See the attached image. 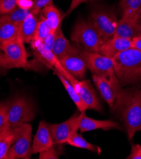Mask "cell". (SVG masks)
<instances>
[{
    "instance_id": "11",
    "label": "cell",
    "mask_w": 141,
    "mask_h": 159,
    "mask_svg": "<svg viewBox=\"0 0 141 159\" xmlns=\"http://www.w3.org/2000/svg\"><path fill=\"white\" fill-rule=\"evenodd\" d=\"M83 112L74 114L67 120L60 124H50L54 144H63L80 128Z\"/></svg>"
},
{
    "instance_id": "10",
    "label": "cell",
    "mask_w": 141,
    "mask_h": 159,
    "mask_svg": "<svg viewBox=\"0 0 141 159\" xmlns=\"http://www.w3.org/2000/svg\"><path fill=\"white\" fill-rule=\"evenodd\" d=\"M0 49L4 52L8 68H26L27 67V53L24 43L19 38L4 44Z\"/></svg>"
},
{
    "instance_id": "35",
    "label": "cell",
    "mask_w": 141,
    "mask_h": 159,
    "mask_svg": "<svg viewBox=\"0 0 141 159\" xmlns=\"http://www.w3.org/2000/svg\"><path fill=\"white\" fill-rule=\"evenodd\" d=\"M17 5L19 7L30 10L33 6V0H17Z\"/></svg>"
},
{
    "instance_id": "33",
    "label": "cell",
    "mask_w": 141,
    "mask_h": 159,
    "mask_svg": "<svg viewBox=\"0 0 141 159\" xmlns=\"http://www.w3.org/2000/svg\"><path fill=\"white\" fill-rule=\"evenodd\" d=\"M127 159H141V145L133 144L130 154L127 157Z\"/></svg>"
},
{
    "instance_id": "20",
    "label": "cell",
    "mask_w": 141,
    "mask_h": 159,
    "mask_svg": "<svg viewBox=\"0 0 141 159\" xmlns=\"http://www.w3.org/2000/svg\"><path fill=\"white\" fill-rule=\"evenodd\" d=\"M15 138V129L8 124L0 131V159H7V153Z\"/></svg>"
},
{
    "instance_id": "22",
    "label": "cell",
    "mask_w": 141,
    "mask_h": 159,
    "mask_svg": "<svg viewBox=\"0 0 141 159\" xmlns=\"http://www.w3.org/2000/svg\"><path fill=\"white\" fill-rule=\"evenodd\" d=\"M54 70V73L57 75L58 78L60 79V81L64 85L65 89L68 91L69 97L74 103V104L76 105L78 109L80 110V112H85L86 110L88 109L87 106L85 104V103L83 102L82 99L80 97V95L76 92L74 87L71 84V83L67 80V79L62 76L55 68H52Z\"/></svg>"
},
{
    "instance_id": "31",
    "label": "cell",
    "mask_w": 141,
    "mask_h": 159,
    "mask_svg": "<svg viewBox=\"0 0 141 159\" xmlns=\"http://www.w3.org/2000/svg\"><path fill=\"white\" fill-rule=\"evenodd\" d=\"M59 153L55 150L54 146L49 149L45 150L40 153V159H58Z\"/></svg>"
},
{
    "instance_id": "21",
    "label": "cell",
    "mask_w": 141,
    "mask_h": 159,
    "mask_svg": "<svg viewBox=\"0 0 141 159\" xmlns=\"http://www.w3.org/2000/svg\"><path fill=\"white\" fill-rule=\"evenodd\" d=\"M42 12L50 27V30L59 31L61 29L62 15L57 8L51 4L43 8Z\"/></svg>"
},
{
    "instance_id": "4",
    "label": "cell",
    "mask_w": 141,
    "mask_h": 159,
    "mask_svg": "<svg viewBox=\"0 0 141 159\" xmlns=\"http://www.w3.org/2000/svg\"><path fill=\"white\" fill-rule=\"evenodd\" d=\"M35 116L31 102L24 97H17L10 102L8 113V124L13 128L32 121Z\"/></svg>"
},
{
    "instance_id": "5",
    "label": "cell",
    "mask_w": 141,
    "mask_h": 159,
    "mask_svg": "<svg viewBox=\"0 0 141 159\" xmlns=\"http://www.w3.org/2000/svg\"><path fill=\"white\" fill-rule=\"evenodd\" d=\"M15 138L10 147L7 159L29 158L31 155V133L32 127L28 123H25L15 128Z\"/></svg>"
},
{
    "instance_id": "1",
    "label": "cell",
    "mask_w": 141,
    "mask_h": 159,
    "mask_svg": "<svg viewBox=\"0 0 141 159\" xmlns=\"http://www.w3.org/2000/svg\"><path fill=\"white\" fill-rule=\"evenodd\" d=\"M113 108L120 114L129 140L141 130V88L121 89Z\"/></svg>"
},
{
    "instance_id": "40",
    "label": "cell",
    "mask_w": 141,
    "mask_h": 159,
    "mask_svg": "<svg viewBox=\"0 0 141 159\" xmlns=\"http://www.w3.org/2000/svg\"><path fill=\"white\" fill-rule=\"evenodd\" d=\"M137 36H141V33H140Z\"/></svg>"
},
{
    "instance_id": "34",
    "label": "cell",
    "mask_w": 141,
    "mask_h": 159,
    "mask_svg": "<svg viewBox=\"0 0 141 159\" xmlns=\"http://www.w3.org/2000/svg\"><path fill=\"white\" fill-rule=\"evenodd\" d=\"M89 1H90V0H72L71 3V5L69 6V8H68L66 13V15H67V16L69 15L73 12V11L74 9H76L80 5H81L82 3H87Z\"/></svg>"
},
{
    "instance_id": "26",
    "label": "cell",
    "mask_w": 141,
    "mask_h": 159,
    "mask_svg": "<svg viewBox=\"0 0 141 159\" xmlns=\"http://www.w3.org/2000/svg\"><path fill=\"white\" fill-rule=\"evenodd\" d=\"M50 31V27L47 22L45 17L43 14L40 15V17L38 20L37 27L33 41H39L43 42L45 38L49 34Z\"/></svg>"
},
{
    "instance_id": "14",
    "label": "cell",
    "mask_w": 141,
    "mask_h": 159,
    "mask_svg": "<svg viewBox=\"0 0 141 159\" xmlns=\"http://www.w3.org/2000/svg\"><path fill=\"white\" fill-rule=\"evenodd\" d=\"M141 16V8L134 17L121 18L118 20L114 37L132 39L137 37L141 32L137 27V22Z\"/></svg>"
},
{
    "instance_id": "27",
    "label": "cell",
    "mask_w": 141,
    "mask_h": 159,
    "mask_svg": "<svg viewBox=\"0 0 141 159\" xmlns=\"http://www.w3.org/2000/svg\"><path fill=\"white\" fill-rule=\"evenodd\" d=\"M30 13V10L23 9L17 5L7 15L15 25L19 27L23 21L27 17Z\"/></svg>"
},
{
    "instance_id": "13",
    "label": "cell",
    "mask_w": 141,
    "mask_h": 159,
    "mask_svg": "<svg viewBox=\"0 0 141 159\" xmlns=\"http://www.w3.org/2000/svg\"><path fill=\"white\" fill-rule=\"evenodd\" d=\"M54 145L50 124L44 120L40 122L37 133L31 147V153H40L52 147Z\"/></svg>"
},
{
    "instance_id": "16",
    "label": "cell",
    "mask_w": 141,
    "mask_h": 159,
    "mask_svg": "<svg viewBox=\"0 0 141 159\" xmlns=\"http://www.w3.org/2000/svg\"><path fill=\"white\" fill-rule=\"evenodd\" d=\"M31 43L36 57L45 65L50 69L54 67L59 71L64 69L61 65L59 60L55 56L52 52L47 50L44 46L43 42L33 41Z\"/></svg>"
},
{
    "instance_id": "29",
    "label": "cell",
    "mask_w": 141,
    "mask_h": 159,
    "mask_svg": "<svg viewBox=\"0 0 141 159\" xmlns=\"http://www.w3.org/2000/svg\"><path fill=\"white\" fill-rule=\"evenodd\" d=\"M33 6L30 10V12L35 16H37L41 9L45 7L52 4L53 0H33Z\"/></svg>"
},
{
    "instance_id": "7",
    "label": "cell",
    "mask_w": 141,
    "mask_h": 159,
    "mask_svg": "<svg viewBox=\"0 0 141 159\" xmlns=\"http://www.w3.org/2000/svg\"><path fill=\"white\" fill-rule=\"evenodd\" d=\"M98 30L103 42L114 37L118 20L115 13L109 10H97L92 13L90 20Z\"/></svg>"
},
{
    "instance_id": "30",
    "label": "cell",
    "mask_w": 141,
    "mask_h": 159,
    "mask_svg": "<svg viewBox=\"0 0 141 159\" xmlns=\"http://www.w3.org/2000/svg\"><path fill=\"white\" fill-rule=\"evenodd\" d=\"M17 6V0H2L0 4V15H7Z\"/></svg>"
},
{
    "instance_id": "23",
    "label": "cell",
    "mask_w": 141,
    "mask_h": 159,
    "mask_svg": "<svg viewBox=\"0 0 141 159\" xmlns=\"http://www.w3.org/2000/svg\"><path fill=\"white\" fill-rule=\"evenodd\" d=\"M71 45L69 41L64 37L63 32L60 29L57 34L52 52L60 60L67 54L70 49Z\"/></svg>"
},
{
    "instance_id": "25",
    "label": "cell",
    "mask_w": 141,
    "mask_h": 159,
    "mask_svg": "<svg viewBox=\"0 0 141 159\" xmlns=\"http://www.w3.org/2000/svg\"><path fill=\"white\" fill-rule=\"evenodd\" d=\"M66 143L74 147L84 148L92 152H97L99 150L98 147L90 143L83 138L82 135L78 134L77 131L71 135Z\"/></svg>"
},
{
    "instance_id": "37",
    "label": "cell",
    "mask_w": 141,
    "mask_h": 159,
    "mask_svg": "<svg viewBox=\"0 0 141 159\" xmlns=\"http://www.w3.org/2000/svg\"><path fill=\"white\" fill-rule=\"evenodd\" d=\"M8 68L7 63L5 60V55L2 53V52H0V70L1 69H6Z\"/></svg>"
},
{
    "instance_id": "6",
    "label": "cell",
    "mask_w": 141,
    "mask_h": 159,
    "mask_svg": "<svg viewBox=\"0 0 141 159\" xmlns=\"http://www.w3.org/2000/svg\"><path fill=\"white\" fill-rule=\"evenodd\" d=\"M58 72L62 76H64L74 87L83 102L87 106L88 109L96 110L98 112H101V107L99 101L97 97L96 91L93 89L89 80L79 81L68 72L65 69Z\"/></svg>"
},
{
    "instance_id": "39",
    "label": "cell",
    "mask_w": 141,
    "mask_h": 159,
    "mask_svg": "<svg viewBox=\"0 0 141 159\" xmlns=\"http://www.w3.org/2000/svg\"><path fill=\"white\" fill-rule=\"evenodd\" d=\"M137 27H138L139 30L141 32V16H140V19H139V20L137 22Z\"/></svg>"
},
{
    "instance_id": "2",
    "label": "cell",
    "mask_w": 141,
    "mask_h": 159,
    "mask_svg": "<svg viewBox=\"0 0 141 159\" xmlns=\"http://www.w3.org/2000/svg\"><path fill=\"white\" fill-rule=\"evenodd\" d=\"M114 71L121 86L130 84L140 80L135 71L141 67V51L131 48L112 58Z\"/></svg>"
},
{
    "instance_id": "24",
    "label": "cell",
    "mask_w": 141,
    "mask_h": 159,
    "mask_svg": "<svg viewBox=\"0 0 141 159\" xmlns=\"http://www.w3.org/2000/svg\"><path fill=\"white\" fill-rule=\"evenodd\" d=\"M121 18L134 17L141 8V0H121Z\"/></svg>"
},
{
    "instance_id": "41",
    "label": "cell",
    "mask_w": 141,
    "mask_h": 159,
    "mask_svg": "<svg viewBox=\"0 0 141 159\" xmlns=\"http://www.w3.org/2000/svg\"><path fill=\"white\" fill-rule=\"evenodd\" d=\"M2 0H0V4H1V2H2Z\"/></svg>"
},
{
    "instance_id": "38",
    "label": "cell",
    "mask_w": 141,
    "mask_h": 159,
    "mask_svg": "<svg viewBox=\"0 0 141 159\" xmlns=\"http://www.w3.org/2000/svg\"><path fill=\"white\" fill-rule=\"evenodd\" d=\"M135 74L136 75V76H137L139 79H141V67L136 69V70L135 71Z\"/></svg>"
},
{
    "instance_id": "15",
    "label": "cell",
    "mask_w": 141,
    "mask_h": 159,
    "mask_svg": "<svg viewBox=\"0 0 141 159\" xmlns=\"http://www.w3.org/2000/svg\"><path fill=\"white\" fill-rule=\"evenodd\" d=\"M131 48L132 39L113 37L103 43L99 53L112 58L117 54Z\"/></svg>"
},
{
    "instance_id": "19",
    "label": "cell",
    "mask_w": 141,
    "mask_h": 159,
    "mask_svg": "<svg viewBox=\"0 0 141 159\" xmlns=\"http://www.w3.org/2000/svg\"><path fill=\"white\" fill-rule=\"evenodd\" d=\"M19 27L15 25L7 15H0V48L5 43L17 38Z\"/></svg>"
},
{
    "instance_id": "28",
    "label": "cell",
    "mask_w": 141,
    "mask_h": 159,
    "mask_svg": "<svg viewBox=\"0 0 141 159\" xmlns=\"http://www.w3.org/2000/svg\"><path fill=\"white\" fill-rule=\"evenodd\" d=\"M10 102L0 103V131H2L8 124V113Z\"/></svg>"
},
{
    "instance_id": "18",
    "label": "cell",
    "mask_w": 141,
    "mask_h": 159,
    "mask_svg": "<svg viewBox=\"0 0 141 159\" xmlns=\"http://www.w3.org/2000/svg\"><path fill=\"white\" fill-rule=\"evenodd\" d=\"M38 20L36 16L30 13L19 27L17 38L24 43L32 42L35 35Z\"/></svg>"
},
{
    "instance_id": "8",
    "label": "cell",
    "mask_w": 141,
    "mask_h": 159,
    "mask_svg": "<svg viewBox=\"0 0 141 159\" xmlns=\"http://www.w3.org/2000/svg\"><path fill=\"white\" fill-rule=\"evenodd\" d=\"M59 61L65 70L75 78H84L87 67L83 56V49L77 43L71 45L67 54Z\"/></svg>"
},
{
    "instance_id": "9",
    "label": "cell",
    "mask_w": 141,
    "mask_h": 159,
    "mask_svg": "<svg viewBox=\"0 0 141 159\" xmlns=\"http://www.w3.org/2000/svg\"><path fill=\"white\" fill-rule=\"evenodd\" d=\"M83 56L87 69L92 72L93 75L106 78H110L115 75L112 58L99 53L88 52L83 50Z\"/></svg>"
},
{
    "instance_id": "3",
    "label": "cell",
    "mask_w": 141,
    "mask_h": 159,
    "mask_svg": "<svg viewBox=\"0 0 141 159\" xmlns=\"http://www.w3.org/2000/svg\"><path fill=\"white\" fill-rule=\"evenodd\" d=\"M71 39L88 52L99 53L104 43L95 26L90 20H85L77 22L71 33Z\"/></svg>"
},
{
    "instance_id": "17",
    "label": "cell",
    "mask_w": 141,
    "mask_h": 159,
    "mask_svg": "<svg viewBox=\"0 0 141 159\" xmlns=\"http://www.w3.org/2000/svg\"><path fill=\"white\" fill-rule=\"evenodd\" d=\"M79 129L81 133H84L99 129L104 131L113 129H121V127L117 122L113 120H99L90 118L85 114V112H83Z\"/></svg>"
},
{
    "instance_id": "32",
    "label": "cell",
    "mask_w": 141,
    "mask_h": 159,
    "mask_svg": "<svg viewBox=\"0 0 141 159\" xmlns=\"http://www.w3.org/2000/svg\"><path fill=\"white\" fill-rule=\"evenodd\" d=\"M58 32L59 31L54 32V31L50 30V33H49V34L47 35V36L44 39L43 43L44 46L46 48L47 50L52 51V49L54 44L55 39L56 38V36H57V34Z\"/></svg>"
},
{
    "instance_id": "12",
    "label": "cell",
    "mask_w": 141,
    "mask_h": 159,
    "mask_svg": "<svg viewBox=\"0 0 141 159\" xmlns=\"http://www.w3.org/2000/svg\"><path fill=\"white\" fill-rule=\"evenodd\" d=\"M93 81L104 100L109 106L113 107L121 89V84L116 75L110 78L93 75Z\"/></svg>"
},
{
    "instance_id": "36",
    "label": "cell",
    "mask_w": 141,
    "mask_h": 159,
    "mask_svg": "<svg viewBox=\"0 0 141 159\" xmlns=\"http://www.w3.org/2000/svg\"><path fill=\"white\" fill-rule=\"evenodd\" d=\"M132 48L141 51V36H137L132 39Z\"/></svg>"
}]
</instances>
